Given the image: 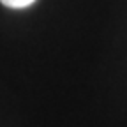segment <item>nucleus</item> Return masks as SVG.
<instances>
[{
  "label": "nucleus",
  "mask_w": 127,
  "mask_h": 127,
  "mask_svg": "<svg viewBox=\"0 0 127 127\" xmlns=\"http://www.w3.org/2000/svg\"><path fill=\"white\" fill-rule=\"evenodd\" d=\"M0 2L11 9H25V7L32 5L35 0H0Z\"/></svg>",
  "instance_id": "obj_1"
}]
</instances>
